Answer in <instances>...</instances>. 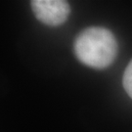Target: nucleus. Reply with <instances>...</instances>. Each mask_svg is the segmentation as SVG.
<instances>
[{"label":"nucleus","mask_w":132,"mask_h":132,"mask_svg":"<svg viewBox=\"0 0 132 132\" xmlns=\"http://www.w3.org/2000/svg\"><path fill=\"white\" fill-rule=\"evenodd\" d=\"M73 49L82 64L96 70H103L114 61L118 54V42L111 30L101 27H90L77 35Z\"/></svg>","instance_id":"1"},{"label":"nucleus","mask_w":132,"mask_h":132,"mask_svg":"<svg viewBox=\"0 0 132 132\" xmlns=\"http://www.w3.org/2000/svg\"><path fill=\"white\" fill-rule=\"evenodd\" d=\"M30 6L36 19L51 27L64 24L71 12L69 3L63 0H32Z\"/></svg>","instance_id":"2"},{"label":"nucleus","mask_w":132,"mask_h":132,"mask_svg":"<svg viewBox=\"0 0 132 132\" xmlns=\"http://www.w3.org/2000/svg\"><path fill=\"white\" fill-rule=\"evenodd\" d=\"M122 85L128 96L132 99V60L124 71L122 77Z\"/></svg>","instance_id":"3"}]
</instances>
